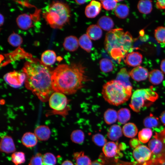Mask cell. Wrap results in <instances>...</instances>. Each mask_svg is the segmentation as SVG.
<instances>
[{"mask_svg":"<svg viewBox=\"0 0 165 165\" xmlns=\"http://www.w3.org/2000/svg\"><path fill=\"white\" fill-rule=\"evenodd\" d=\"M25 86L42 102L49 100L54 91L52 85L53 71L41 61L30 60L24 64Z\"/></svg>","mask_w":165,"mask_h":165,"instance_id":"cell-1","label":"cell"},{"mask_svg":"<svg viewBox=\"0 0 165 165\" xmlns=\"http://www.w3.org/2000/svg\"><path fill=\"white\" fill-rule=\"evenodd\" d=\"M85 69L79 63L58 65L52 72V85L54 92L67 95L76 93L88 80Z\"/></svg>","mask_w":165,"mask_h":165,"instance_id":"cell-2","label":"cell"},{"mask_svg":"<svg viewBox=\"0 0 165 165\" xmlns=\"http://www.w3.org/2000/svg\"><path fill=\"white\" fill-rule=\"evenodd\" d=\"M132 42V36L129 32L116 28L106 34L105 48L112 58L119 63L131 49Z\"/></svg>","mask_w":165,"mask_h":165,"instance_id":"cell-3","label":"cell"},{"mask_svg":"<svg viewBox=\"0 0 165 165\" xmlns=\"http://www.w3.org/2000/svg\"><path fill=\"white\" fill-rule=\"evenodd\" d=\"M132 86H127L119 81L113 80L103 86L102 94L108 103L118 106L128 100L132 94Z\"/></svg>","mask_w":165,"mask_h":165,"instance_id":"cell-4","label":"cell"},{"mask_svg":"<svg viewBox=\"0 0 165 165\" xmlns=\"http://www.w3.org/2000/svg\"><path fill=\"white\" fill-rule=\"evenodd\" d=\"M43 15L47 23L52 28L61 29L69 21L71 11L66 3L54 1L50 4Z\"/></svg>","mask_w":165,"mask_h":165,"instance_id":"cell-5","label":"cell"},{"mask_svg":"<svg viewBox=\"0 0 165 165\" xmlns=\"http://www.w3.org/2000/svg\"><path fill=\"white\" fill-rule=\"evenodd\" d=\"M148 146L152 152V156L149 161L143 165L158 164L165 160V127L159 132H155Z\"/></svg>","mask_w":165,"mask_h":165,"instance_id":"cell-6","label":"cell"},{"mask_svg":"<svg viewBox=\"0 0 165 165\" xmlns=\"http://www.w3.org/2000/svg\"><path fill=\"white\" fill-rule=\"evenodd\" d=\"M158 97V95L153 90L152 87L137 89L132 94L129 106L133 111L138 112L142 108L151 105Z\"/></svg>","mask_w":165,"mask_h":165,"instance_id":"cell-7","label":"cell"},{"mask_svg":"<svg viewBox=\"0 0 165 165\" xmlns=\"http://www.w3.org/2000/svg\"><path fill=\"white\" fill-rule=\"evenodd\" d=\"M50 107L63 116L67 115L70 109L68 101L64 94L58 92H53L49 100Z\"/></svg>","mask_w":165,"mask_h":165,"instance_id":"cell-8","label":"cell"},{"mask_svg":"<svg viewBox=\"0 0 165 165\" xmlns=\"http://www.w3.org/2000/svg\"><path fill=\"white\" fill-rule=\"evenodd\" d=\"M4 79L9 85L17 88L21 86L25 82L26 75L24 72L14 71L6 74L4 76Z\"/></svg>","mask_w":165,"mask_h":165,"instance_id":"cell-9","label":"cell"},{"mask_svg":"<svg viewBox=\"0 0 165 165\" xmlns=\"http://www.w3.org/2000/svg\"><path fill=\"white\" fill-rule=\"evenodd\" d=\"M133 154L137 162L145 163L150 159L152 152L150 149L146 146L140 145L134 149Z\"/></svg>","mask_w":165,"mask_h":165,"instance_id":"cell-10","label":"cell"},{"mask_svg":"<svg viewBox=\"0 0 165 165\" xmlns=\"http://www.w3.org/2000/svg\"><path fill=\"white\" fill-rule=\"evenodd\" d=\"M0 151L6 153L15 152L16 148L12 138L9 135H4L1 137L0 143Z\"/></svg>","mask_w":165,"mask_h":165,"instance_id":"cell-11","label":"cell"},{"mask_svg":"<svg viewBox=\"0 0 165 165\" xmlns=\"http://www.w3.org/2000/svg\"><path fill=\"white\" fill-rule=\"evenodd\" d=\"M33 15L23 14L19 15L16 18V22L18 26L23 30H27L33 26L34 17Z\"/></svg>","mask_w":165,"mask_h":165,"instance_id":"cell-12","label":"cell"},{"mask_svg":"<svg viewBox=\"0 0 165 165\" xmlns=\"http://www.w3.org/2000/svg\"><path fill=\"white\" fill-rule=\"evenodd\" d=\"M119 150L117 144L113 141L107 142L102 148L104 155L109 158L113 157L118 155H122Z\"/></svg>","mask_w":165,"mask_h":165,"instance_id":"cell-13","label":"cell"},{"mask_svg":"<svg viewBox=\"0 0 165 165\" xmlns=\"http://www.w3.org/2000/svg\"><path fill=\"white\" fill-rule=\"evenodd\" d=\"M101 3L97 1H91L85 8V14L88 18H93L96 17L101 10Z\"/></svg>","mask_w":165,"mask_h":165,"instance_id":"cell-14","label":"cell"},{"mask_svg":"<svg viewBox=\"0 0 165 165\" xmlns=\"http://www.w3.org/2000/svg\"><path fill=\"white\" fill-rule=\"evenodd\" d=\"M129 73L134 80L138 82L145 80L149 75L148 70L140 66L135 67Z\"/></svg>","mask_w":165,"mask_h":165,"instance_id":"cell-15","label":"cell"},{"mask_svg":"<svg viewBox=\"0 0 165 165\" xmlns=\"http://www.w3.org/2000/svg\"><path fill=\"white\" fill-rule=\"evenodd\" d=\"M143 123L147 128L152 129L156 132H159L164 128L160 126L159 119L152 114L144 119Z\"/></svg>","mask_w":165,"mask_h":165,"instance_id":"cell-16","label":"cell"},{"mask_svg":"<svg viewBox=\"0 0 165 165\" xmlns=\"http://www.w3.org/2000/svg\"><path fill=\"white\" fill-rule=\"evenodd\" d=\"M142 59V56L140 53L132 52L126 55L124 62L129 66L136 67L141 64Z\"/></svg>","mask_w":165,"mask_h":165,"instance_id":"cell-17","label":"cell"},{"mask_svg":"<svg viewBox=\"0 0 165 165\" xmlns=\"http://www.w3.org/2000/svg\"><path fill=\"white\" fill-rule=\"evenodd\" d=\"M37 138L41 141L47 140L50 138L51 131L49 127L45 125H40L37 127L34 130Z\"/></svg>","mask_w":165,"mask_h":165,"instance_id":"cell-18","label":"cell"},{"mask_svg":"<svg viewBox=\"0 0 165 165\" xmlns=\"http://www.w3.org/2000/svg\"><path fill=\"white\" fill-rule=\"evenodd\" d=\"M63 45L66 50L70 52L76 50L79 46V40L75 36L70 35L65 38Z\"/></svg>","mask_w":165,"mask_h":165,"instance_id":"cell-19","label":"cell"},{"mask_svg":"<svg viewBox=\"0 0 165 165\" xmlns=\"http://www.w3.org/2000/svg\"><path fill=\"white\" fill-rule=\"evenodd\" d=\"M56 55L54 51L51 50H47L42 54L41 62L44 65L49 66L53 64L55 62Z\"/></svg>","mask_w":165,"mask_h":165,"instance_id":"cell-20","label":"cell"},{"mask_svg":"<svg viewBox=\"0 0 165 165\" xmlns=\"http://www.w3.org/2000/svg\"><path fill=\"white\" fill-rule=\"evenodd\" d=\"M21 140L23 144L28 148L35 146L38 141L37 138L35 134L30 132L24 134Z\"/></svg>","mask_w":165,"mask_h":165,"instance_id":"cell-21","label":"cell"},{"mask_svg":"<svg viewBox=\"0 0 165 165\" xmlns=\"http://www.w3.org/2000/svg\"><path fill=\"white\" fill-rule=\"evenodd\" d=\"M86 34L90 39L96 40L101 38L102 31L101 28L98 25L93 24L87 28Z\"/></svg>","mask_w":165,"mask_h":165,"instance_id":"cell-22","label":"cell"},{"mask_svg":"<svg viewBox=\"0 0 165 165\" xmlns=\"http://www.w3.org/2000/svg\"><path fill=\"white\" fill-rule=\"evenodd\" d=\"M122 135V131L120 126L117 124L112 125L109 129L107 133L108 138L110 140H117Z\"/></svg>","mask_w":165,"mask_h":165,"instance_id":"cell-23","label":"cell"},{"mask_svg":"<svg viewBox=\"0 0 165 165\" xmlns=\"http://www.w3.org/2000/svg\"><path fill=\"white\" fill-rule=\"evenodd\" d=\"M97 25L101 28L106 31H110L114 27V23L112 19L108 16H103L97 21Z\"/></svg>","mask_w":165,"mask_h":165,"instance_id":"cell-24","label":"cell"},{"mask_svg":"<svg viewBox=\"0 0 165 165\" xmlns=\"http://www.w3.org/2000/svg\"><path fill=\"white\" fill-rule=\"evenodd\" d=\"M73 159L75 161L76 165H90L92 163L90 158L85 155L83 151L74 153Z\"/></svg>","mask_w":165,"mask_h":165,"instance_id":"cell-25","label":"cell"},{"mask_svg":"<svg viewBox=\"0 0 165 165\" xmlns=\"http://www.w3.org/2000/svg\"><path fill=\"white\" fill-rule=\"evenodd\" d=\"M149 80L150 82L154 85L160 83L164 78L162 72L158 69H154L149 73Z\"/></svg>","mask_w":165,"mask_h":165,"instance_id":"cell-26","label":"cell"},{"mask_svg":"<svg viewBox=\"0 0 165 165\" xmlns=\"http://www.w3.org/2000/svg\"><path fill=\"white\" fill-rule=\"evenodd\" d=\"M122 131L124 135L126 137L132 138L135 136L138 132V129L134 123H129L123 127Z\"/></svg>","mask_w":165,"mask_h":165,"instance_id":"cell-27","label":"cell"},{"mask_svg":"<svg viewBox=\"0 0 165 165\" xmlns=\"http://www.w3.org/2000/svg\"><path fill=\"white\" fill-rule=\"evenodd\" d=\"M79 45L80 46L87 52H90L92 44L90 38L87 34L82 35L79 38Z\"/></svg>","mask_w":165,"mask_h":165,"instance_id":"cell-28","label":"cell"},{"mask_svg":"<svg viewBox=\"0 0 165 165\" xmlns=\"http://www.w3.org/2000/svg\"><path fill=\"white\" fill-rule=\"evenodd\" d=\"M130 75L125 68H121L118 72L116 80L127 86H132L130 81Z\"/></svg>","mask_w":165,"mask_h":165,"instance_id":"cell-29","label":"cell"},{"mask_svg":"<svg viewBox=\"0 0 165 165\" xmlns=\"http://www.w3.org/2000/svg\"><path fill=\"white\" fill-rule=\"evenodd\" d=\"M152 1L150 0H140L138 4V8L141 13L148 14L150 13L152 9Z\"/></svg>","mask_w":165,"mask_h":165,"instance_id":"cell-30","label":"cell"},{"mask_svg":"<svg viewBox=\"0 0 165 165\" xmlns=\"http://www.w3.org/2000/svg\"><path fill=\"white\" fill-rule=\"evenodd\" d=\"M118 118L117 113L113 109L109 108L105 111L104 114L105 122L108 124H111L116 122Z\"/></svg>","mask_w":165,"mask_h":165,"instance_id":"cell-31","label":"cell"},{"mask_svg":"<svg viewBox=\"0 0 165 165\" xmlns=\"http://www.w3.org/2000/svg\"><path fill=\"white\" fill-rule=\"evenodd\" d=\"M117 116L118 122L121 124H124L130 119V112L127 108H122L118 111Z\"/></svg>","mask_w":165,"mask_h":165,"instance_id":"cell-32","label":"cell"},{"mask_svg":"<svg viewBox=\"0 0 165 165\" xmlns=\"http://www.w3.org/2000/svg\"><path fill=\"white\" fill-rule=\"evenodd\" d=\"M129 9L125 4H120L117 6L115 9V13L118 17L124 19L128 15Z\"/></svg>","mask_w":165,"mask_h":165,"instance_id":"cell-33","label":"cell"},{"mask_svg":"<svg viewBox=\"0 0 165 165\" xmlns=\"http://www.w3.org/2000/svg\"><path fill=\"white\" fill-rule=\"evenodd\" d=\"M84 138V134L83 132L80 130H74L71 135V139L72 141L77 144H80L82 143Z\"/></svg>","mask_w":165,"mask_h":165,"instance_id":"cell-34","label":"cell"},{"mask_svg":"<svg viewBox=\"0 0 165 165\" xmlns=\"http://www.w3.org/2000/svg\"><path fill=\"white\" fill-rule=\"evenodd\" d=\"M100 68L103 72L107 73L112 71L113 68L112 62L107 58L101 59L99 63Z\"/></svg>","mask_w":165,"mask_h":165,"instance_id":"cell-35","label":"cell"},{"mask_svg":"<svg viewBox=\"0 0 165 165\" xmlns=\"http://www.w3.org/2000/svg\"><path fill=\"white\" fill-rule=\"evenodd\" d=\"M152 134V132L151 129L148 128L143 129L138 133L139 140L143 143H146L148 141Z\"/></svg>","mask_w":165,"mask_h":165,"instance_id":"cell-36","label":"cell"},{"mask_svg":"<svg viewBox=\"0 0 165 165\" xmlns=\"http://www.w3.org/2000/svg\"><path fill=\"white\" fill-rule=\"evenodd\" d=\"M11 159L15 165L24 163L25 161L24 153L21 152H15L11 155Z\"/></svg>","mask_w":165,"mask_h":165,"instance_id":"cell-37","label":"cell"},{"mask_svg":"<svg viewBox=\"0 0 165 165\" xmlns=\"http://www.w3.org/2000/svg\"><path fill=\"white\" fill-rule=\"evenodd\" d=\"M9 44L13 46L17 47L20 46L22 42V38L18 34L15 33L11 34L8 38Z\"/></svg>","mask_w":165,"mask_h":165,"instance_id":"cell-38","label":"cell"},{"mask_svg":"<svg viewBox=\"0 0 165 165\" xmlns=\"http://www.w3.org/2000/svg\"><path fill=\"white\" fill-rule=\"evenodd\" d=\"M154 36L159 43H165V27H157L155 30Z\"/></svg>","mask_w":165,"mask_h":165,"instance_id":"cell-39","label":"cell"},{"mask_svg":"<svg viewBox=\"0 0 165 165\" xmlns=\"http://www.w3.org/2000/svg\"><path fill=\"white\" fill-rule=\"evenodd\" d=\"M42 161V165H55L56 159L52 153L47 152L43 156Z\"/></svg>","mask_w":165,"mask_h":165,"instance_id":"cell-40","label":"cell"},{"mask_svg":"<svg viewBox=\"0 0 165 165\" xmlns=\"http://www.w3.org/2000/svg\"><path fill=\"white\" fill-rule=\"evenodd\" d=\"M92 140L94 144L99 146H103L107 142L106 138L102 134L97 133L94 135Z\"/></svg>","mask_w":165,"mask_h":165,"instance_id":"cell-41","label":"cell"},{"mask_svg":"<svg viewBox=\"0 0 165 165\" xmlns=\"http://www.w3.org/2000/svg\"><path fill=\"white\" fill-rule=\"evenodd\" d=\"M103 8L107 10H110L115 8L117 6V0H100Z\"/></svg>","mask_w":165,"mask_h":165,"instance_id":"cell-42","label":"cell"},{"mask_svg":"<svg viewBox=\"0 0 165 165\" xmlns=\"http://www.w3.org/2000/svg\"><path fill=\"white\" fill-rule=\"evenodd\" d=\"M42 156L41 153H37L31 158L28 165H42Z\"/></svg>","mask_w":165,"mask_h":165,"instance_id":"cell-43","label":"cell"},{"mask_svg":"<svg viewBox=\"0 0 165 165\" xmlns=\"http://www.w3.org/2000/svg\"><path fill=\"white\" fill-rule=\"evenodd\" d=\"M140 141L137 138H133L130 141V145L131 147L135 149L141 145Z\"/></svg>","mask_w":165,"mask_h":165,"instance_id":"cell-44","label":"cell"},{"mask_svg":"<svg viewBox=\"0 0 165 165\" xmlns=\"http://www.w3.org/2000/svg\"><path fill=\"white\" fill-rule=\"evenodd\" d=\"M156 6L158 9H165V0H157Z\"/></svg>","mask_w":165,"mask_h":165,"instance_id":"cell-45","label":"cell"},{"mask_svg":"<svg viewBox=\"0 0 165 165\" xmlns=\"http://www.w3.org/2000/svg\"><path fill=\"white\" fill-rule=\"evenodd\" d=\"M160 118L162 123L165 125V110L161 113Z\"/></svg>","mask_w":165,"mask_h":165,"instance_id":"cell-46","label":"cell"},{"mask_svg":"<svg viewBox=\"0 0 165 165\" xmlns=\"http://www.w3.org/2000/svg\"><path fill=\"white\" fill-rule=\"evenodd\" d=\"M160 68L162 72L165 73V59L161 61Z\"/></svg>","mask_w":165,"mask_h":165,"instance_id":"cell-47","label":"cell"},{"mask_svg":"<svg viewBox=\"0 0 165 165\" xmlns=\"http://www.w3.org/2000/svg\"><path fill=\"white\" fill-rule=\"evenodd\" d=\"M90 165H104L101 161L99 160H96L92 162Z\"/></svg>","mask_w":165,"mask_h":165,"instance_id":"cell-48","label":"cell"},{"mask_svg":"<svg viewBox=\"0 0 165 165\" xmlns=\"http://www.w3.org/2000/svg\"><path fill=\"white\" fill-rule=\"evenodd\" d=\"M61 165H74V164L70 161L67 160L63 162Z\"/></svg>","mask_w":165,"mask_h":165,"instance_id":"cell-49","label":"cell"},{"mask_svg":"<svg viewBox=\"0 0 165 165\" xmlns=\"http://www.w3.org/2000/svg\"><path fill=\"white\" fill-rule=\"evenodd\" d=\"M90 1L88 0H76L75 1L76 3L79 5H82L85 3L87 2H89Z\"/></svg>","mask_w":165,"mask_h":165,"instance_id":"cell-50","label":"cell"},{"mask_svg":"<svg viewBox=\"0 0 165 165\" xmlns=\"http://www.w3.org/2000/svg\"><path fill=\"white\" fill-rule=\"evenodd\" d=\"M4 17L3 15L1 14H0V26L3 25L4 22Z\"/></svg>","mask_w":165,"mask_h":165,"instance_id":"cell-51","label":"cell"},{"mask_svg":"<svg viewBox=\"0 0 165 165\" xmlns=\"http://www.w3.org/2000/svg\"><path fill=\"white\" fill-rule=\"evenodd\" d=\"M158 164L159 165H165V160L162 161Z\"/></svg>","mask_w":165,"mask_h":165,"instance_id":"cell-52","label":"cell"}]
</instances>
